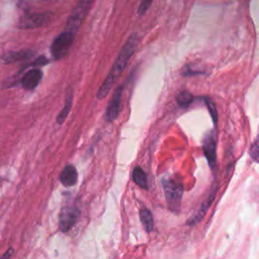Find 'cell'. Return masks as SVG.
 Listing matches in <instances>:
<instances>
[{
    "label": "cell",
    "instance_id": "9a60e30c",
    "mask_svg": "<svg viewBox=\"0 0 259 259\" xmlns=\"http://www.w3.org/2000/svg\"><path fill=\"white\" fill-rule=\"evenodd\" d=\"M72 99H73V98H72V95L69 94L68 97H67V99H66V102H65V105H64L63 109L61 110V112H60L59 115L57 116V122H58V124H62V123L65 121L66 117L68 116V114H69V112H70V109H71V107H72Z\"/></svg>",
    "mask_w": 259,
    "mask_h": 259
},
{
    "label": "cell",
    "instance_id": "277c9868",
    "mask_svg": "<svg viewBox=\"0 0 259 259\" xmlns=\"http://www.w3.org/2000/svg\"><path fill=\"white\" fill-rule=\"evenodd\" d=\"M74 35L75 34L73 32L65 30L55 38L51 47V53L55 59H62L68 54L73 44Z\"/></svg>",
    "mask_w": 259,
    "mask_h": 259
},
{
    "label": "cell",
    "instance_id": "ffe728a7",
    "mask_svg": "<svg viewBox=\"0 0 259 259\" xmlns=\"http://www.w3.org/2000/svg\"><path fill=\"white\" fill-rule=\"evenodd\" d=\"M12 254H13V249L12 248H9L3 255L0 259H11L12 257Z\"/></svg>",
    "mask_w": 259,
    "mask_h": 259
},
{
    "label": "cell",
    "instance_id": "6da1fadb",
    "mask_svg": "<svg viewBox=\"0 0 259 259\" xmlns=\"http://www.w3.org/2000/svg\"><path fill=\"white\" fill-rule=\"evenodd\" d=\"M138 42H139V36H138L137 33H133L127 38V40L125 41V44L121 48L115 62L113 63V66L111 67V70L109 71L107 77L105 78L104 82L102 83V85L100 86V88L97 92V97L99 99L104 98L108 94L111 86L113 85L115 80L120 76V74L122 73V71L126 67L128 61L131 60L132 56L134 55V53L137 49Z\"/></svg>",
    "mask_w": 259,
    "mask_h": 259
},
{
    "label": "cell",
    "instance_id": "d6986e66",
    "mask_svg": "<svg viewBox=\"0 0 259 259\" xmlns=\"http://www.w3.org/2000/svg\"><path fill=\"white\" fill-rule=\"evenodd\" d=\"M153 0H141L139 9H138V14L139 15H143L146 13V11L149 9V7L151 6Z\"/></svg>",
    "mask_w": 259,
    "mask_h": 259
},
{
    "label": "cell",
    "instance_id": "8992f818",
    "mask_svg": "<svg viewBox=\"0 0 259 259\" xmlns=\"http://www.w3.org/2000/svg\"><path fill=\"white\" fill-rule=\"evenodd\" d=\"M53 14L49 12L25 14L20 18L19 27L22 29H31L40 27L52 20Z\"/></svg>",
    "mask_w": 259,
    "mask_h": 259
},
{
    "label": "cell",
    "instance_id": "7c38bea8",
    "mask_svg": "<svg viewBox=\"0 0 259 259\" xmlns=\"http://www.w3.org/2000/svg\"><path fill=\"white\" fill-rule=\"evenodd\" d=\"M32 55H33V52H31V51L8 52L2 56V61L4 63H14V62L25 60V59L31 57Z\"/></svg>",
    "mask_w": 259,
    "mask_h": 259
},
{
    "label": "cell",
    "instance_id": "7a4b0ae2",
    "mask_svg": "<svg viewBox=\"0 0 259 259\" xmlns=\"http://www.w3.org/2000/svg\"><path fill=\"white\" fill-rule=\"evenodd\" d=\"M164 193L166 197V201L168 206L173 210L176 211L179 209L183 194V186L181 183L176 182L171 179H164L163 182Z\"/></svg>",
    "mask_w": 259,
    "mask_h": 259
},
{
    "label": "cell",
    "instance_id": "ac0fdd59",
    "mask_svg": "<svg viewBox=\"0 0 259 259\" xmlns=\"http://www.w3.org/2000/svg\"><path fill=\"white\" fill-rule=\"evenodd\" d=\"M205 104L208 108V111L212 117V120L214 123H217L218 120V111H217V107L215 104L212 102V100H210L209 98H205Z\"/></svg>",
    "mask_w": 259,
    "mask_h": 259
},
{
    "label": "cell",
    "instance_id": "e0dca14e",
    "mask_svg": "<svg viewBox=\"0 0 259 259\" xmlns=\"http://www.w3.org/2000/svg\"><path fill=\"white\" fill-rule=\"evenodd\" d=\"M250 155L251 157L253 158L254 161H256L257 163H259V131H258V134L250 148Z\"/></svg>",
    "mask_w": 259,
    "mask_h": 259
},
{
    "label": "cell",
    "instance_id": "52a82bcc",
    "mask_svg": "<svg viewBox=\"0 0 259 259\" xmlns=\"http://www.w3.org/2000/svg\"><path fill=\"white\" fill-rule=\"evenodd\" d=\"M122 91H123V86L120 85L116 88V90L114 91L107 109H106V118L109 121L114 120L118 113H119V109H120V104H121V96H122Z\"/></svg>",
    "mask_w": 259,
    "mask_h": 259
},
{
    "label": "cell",
    "instance_id": "4fadbf2b",
    "mask_svg": "<svg viewBox=\"0 0 259 259\" xmlns=\"http://www.w3.org/2000/svg\"><path fill=\"white\" fill-rule=\"evenodd\" d=\"M133 179L136 182V184H138L140 187L148 189V177L142 168L136 167L133 170Z\"/></svg>",
    "mask_w": 259,
    "mask_h": 259
},
{
    "label": "cell",
    "instance_id": "44dd1931",
    "mask_svg": "<svg viewBox=\"0 0 259 259\" xmlns=\"http://www.w3.org/2000/svg\"><path fill=\"white\" fill-rule=\"evenodd\" d=\"M41 1H51V0H41Z\"/></svg>",
    "mask_w": 259,
    "mask_h": 259
},
{
    "label": "cell",
    "instance_id": "9c48e42d",
    "mask_svg": "<svg viewBox=\"0 0 259 259\" xmlns=\"http://www.w3.org/2000/svg\"><path fill=\"white\" fill-rule=\"evenodd\" d=\"M203 153L210 167L215 163V140L213 134H207L203 140Z\"/></svg>",
    "mask_w": 259,
    "mask_h": 259
},
{
    "label": "cell",
    "instance_id": "8fae6325",
    "mask_svg": "<svg viewBox=\"0 0 259 259\" xmlns=\"http://www.w3.org/2000/svg\"><path fill=\"white\" fill-rule=\"evenodd\" d=\"M214 196H215V190L210 192V194L208 195V197L206 198V200H205V201H204V202L199 206V208H198V209L193 213V215H192V217L187 221V224H188V225L196 224L197 222H199V221L203 218V215L205 214L206 210L208 209V207L210 206L211 202L213 201Z\"/></svg>",
    "mask_w": 259,
    "mask_h": 259
},
{
    "label": "cell",
    "instance_id": "ba28073f",
    "mask_svg": "<svg viewBox=\"0 0 259 259\" xmlns=\"http://www.w3.org/2000/svg\"><path fill=\"white\" fill-rule=\"evenodd\" d=\"M41 77L42 73L39 69H31L23 75L21 79V85L26 90H32L38 85Z\"/></svg>",
    "mask_w": 259,
    "mask_h": 259
},
{
    "label": "cell",
    "instance_id": "5b68a950",
    "mask_svg": "<svg viewBox=\"0 0 259 259\" xmlns=\"http://www.w3.org/2000/svg\"><path fill=\"white\" fill-rule=\"evenodd\" d=\"M80 209L74 205H66L59 215V227L62 232H69L78 221Z\"/></svg>",
    "mask_w": 259,
    "mask_h": 259
},
{
    "label": "cell",
    "instance_id": "30bf717a",
    "mask_svg": "<svg viewBox=\"0 0 259 259\" xmlns=\"http://www.w3.org/2000/svg\"><path fill=\"white\" fill-rule=\"evenodd\" d=\"M77 179H78V173L76 168L73 165L66 166L60 174V180L62 184L67 187H70L76 184Z\"/></svg>",
    "mask_w": 259,
    "mask_h": 259
},
{
    "label": "cell",
    "instance_id": "5bb4252c",
    "mask_svg": "<svg viewBox=\"0 0 259 259\" xmlns=\"http://www.w3.org/2000/svg\"><path fill=\"white\" fill-rule=\"evenodd\" d=\"M140 219H141V222H142L144 228L146 229V231L151 232L153 230V227H154V221H153V217H152L151 211L147 208L141 209Z\"/></svg>",
    "mask_w": 259,
    "mask_h": 259
},
{
    "label": "cell",
    "instance_id": "2e32d148",
    "mask_svg": "<svg viewBox=\"0 0 259 259\" xmlns=\"http://www.w3.org/2000/svg\"><path fill=\"white\" fill-rule=\"evenodd\" d=\"M193 100V96L190 92L188 91H180L176 95V101L181 107H187Z\"/></svg>",
    "mask_w": 259,
    "mask_h": 259
},
{
    "label": "cell",
    "instance_id": "3957f363",
    "mask_svg": "<svg viewBox=\"0 0 259 259\" xmlns=\"http://www.w3.org/2000/svg\"><path fill=\"white\" fill-rule=\"evenodd\" d=\"M94 0H79L75 8L73 9L68 22H67V29L68 31L73 32L74 34L79 29L81 23L83 22L84 18L86 17L92 3Z\"/></svg>",
    "mask_w": 259,
    "mask_h": 259
}]
</instances>
